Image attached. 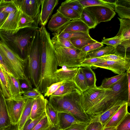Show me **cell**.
<instances>
[{"instance_id":"1","label":"cell","mask_w":130,"mask_h":130,"mask_svg":"<svg viewBox=\"0 0 130 130\" xmlns=\"http://www.w3.org/2000/svg\"><path fill=\"white\" fill-rule=\"evenodd\" d=\"M40 29L41 39L40 76L36 88L42 94L51 85L58 82L55 74L58 66L50 33L45 26H41Z\"/></svg>"},{"instance_id":"2","label":"cell","mask_w":130,"mask_h":130,"mask_svg":"<svg viewBox=\"0 0 130 130\" xmlns=\"http://www.w3.org/2000/svg\"><path fill=\"white\" fill-rule=\"evenodd\" d=\"M127 80L126 74L108 89L102 98L86 112L91 122L96 121L98 117L116 104L127 102Z\"/></svg>"},{"instance_id":"3","label":"cell","mask_w":130,"mask_h":130,"mask_svg":"<svg viewBox=\"0 0 130 130\" xmlns=\"http://www.w3.org/2000/svg\"><path fill=\"white\" fill-rule=\"evenodd\" d=\"M81 93L78 90L60 95L50 96L48 102L58 112L70 113L79 120L88 124L91 120L82 107Z\"/></svg>"},{"instance_id":"4","label":"cell","mask_w":130,"mask_h":130,"mask_svg":"<svg viewBox=\"0 0 130 130\" xmlns=\"http://www.w3.org/2000/svg\"><path fill=\"white\" fill-rule=\"evenodd\" d=\"M39 28L26 27L14 34H10L0 30V40L21 58L25 59L36 31Z\"/></svg>"},{"instance_id":"5","label":"cell","mask_w":130,"mask_h":130,"mask_svg":"<svg viewBox=\"0 0 130 130\" xmlns=\"http://www.w3.org/2000/svg\"><path fill=\"white\" fill-rule=\"evenodd\" d=\"M41 39L40 28L37 30L26 58V75L35 88L38 85L40 76Z\"/></svg>"},{"instance_id":"6","label":"cell","mask_w":130,"mask_h":130,"mask_svg":"<svg viewBox=\"0 0 130 130\" xmlns=\"http://www.w3.org/2000/svg\"><path fill=\"white\" fill-rule=\"evenodd\" d=\"M52 42L59 66L68 68L81 67L82 63L87 57V53L75 47H66Z\"/></svg>"},{"instance_id":"7","label":"cell","mask_w":130,"mask_h":130,"mask_svg":"<svg viewBox=\"0 0 130 130\" xmlns=\"http://www.w3.org/2000/svg\"><path fill=\"white\" fill-rule=\"evenodd\" d=\"M0 53L10 69L13 76L19 79L25 80L32 85L25 73L26 59L21 58L0 40Z\"/></svg>"},{"instance_id":"8","label":"cell","mask_w":130,"mask_h":130,"mask_svg":"<svg viewBox=\"0 0 130 130\" xmlns=\"http://www.w3.org/2000/svg\"><path fill=\"white\" fill-rule=\"evenodd\" d=\"M108 89H105L100 86H96L89 88L85 91L81 92V104L86 113L102 98Z\"/></svg>"},{"instance_id":"9","label":"cell","mask_w":130,"mask_h":130,"mask_svg":"<svg viewBox=\"0 0 130 130\" xmlns=\"http://www.w3.org/2000/svg\"><path fill=\"white\" fill-rule=\"evenodd\" d=\"M42 0H13L17 7L31 17L38 27L40 23V8Z\"/></svg>"},{"instance_id":"10","label":"cell","mask_w":130,"mask_h":130,"mask_svg":"<svg viewBox=\"0 0 130 130\" xmlns=\"http://www.w3.org/2000/svg\"><path fill=\"white\" fill-rule=\"evenodd\" d=\"M26 99L23 96L22 97L16 99H6L7 109L12 124H18Z\"/></svg>"},{"instance_id":"11","label":"cell","mask_w":130,"mask_h":130,"mask_svg":"<svg viewBox=\"0 0 130 130\" xmlns=\"http://www.w3.org/2000/svg\"><path fill=\"white\" fill-rule=\"evenodd\" d=\"M85 8L93 14L98 24L110 21L116 14L114 10L105 6H94Z\"/></svg>"},{"instance_id":"12","label":"cell","mask_w":130,"mask_h":130,"mask_svg":"<svg viewBox=\"0 0 130 130\" xmlns=\"http://www.w3.org/2000/svg\"><path fill=\"white\" fill-rule=\"evenodd\" d=\"M92 67L109 70L115 73L119 74L125 72L126 71L130 68V62H125L104 60L93 65Z\"/></svg>"},{"instance_id":"13","label":"cell","mask_w":130,"mask_h":130,"mask_svg":"<svg viewBox=\"0 0 130 130\" xmlns=\"http://www.w3.org/2000/svg\"><path fill=\"white\" fill-rule=\"evenodd\" d=\"M89 28L79 19L71 20L55 32L56 34L63 32H81L89 33Z\"/></svg>"},{"instance_id":"14","label":"cell","mask_w":130,"mask_h":130,"mask_svg":"<svg viewBox=\"0 0 130 130\" xmlns=\"http://www.w3.org/2000/svg\"><path fill=\"white\" fill-rule=\"evenodd\" d=\"M58 2V0H42L40 14V23L41 26H45L46 24Z\"/></svg>"},{"instance_id":"15","label":"cell","mask_w":130,"mask_h":130,"mask_svg":"<svg viewBox=\"0 0 130 130\" xmlns=\"http://www.w3.org/2000/svg\"><path fill=\"white\" fill-rule=\"evenodd\" d=\"M20 12V10L17 8L10 13L5 22L0 28V30L10 34L17 32Z\"/></svg>"},{"instance_id":"16","label":"cell","mask_w":130,"mask_h":130,"mask_svg":"<svg viewBox=\"0 0 130 130\" xmlns=\"http://www.w3.org/2000/svg\"><path fill=\"white\" fill-rule=\"evenodd\" d=\"M2 68L8 81L12 99H16L22 97L24 91L21 88L19 79L9 74Z\"/></svg>"},{"instance_id":"17","label":"cell","mask_w":130,"mask_h":130,"mask_svg":"<svg viewBox=\"0 0 130 130\" xmlns=\"http://www.w3.org/2000/svg\"><path fill=\"white\" fill-rule=\"evenodd\" d=\"M82 123L84 122L79 120L70 113L63 112H58L57 125L60 130L66 129L74 124Z\"/></svg>"},{"instance_id":"18","label":"cell","mask_w":130,"mask_h":130,"mask_svg":"<svg viewBox=\"0 0 130 130\" xmlns=\"http://www.w3.org/2000/svg\"><path fill=\"white\" fill-rule=\"evenodd\" d=\"M71 20L57 11L49 21L47 28L52 31L55 32Z\"/></svg>"},{"instance_id":"19","label":"cell","mask_w":130,"mask_h":130,"mask_svg":"<svg viewBox=\"0 0 130 130\" xmlns=\"http://www.w3.org/2000/svg\"><path fill=\"white\" fill-rule=\"evenodd\" d=\"M48 101L44 96L34 100L30 118L31 119H36L45 111Z\"/></svg>"},{"instance_id":"20","label":"cell","mask_w":130,"mask_h":130,"mask_svg":"<svg viewBox=\"0 0 130 130\" xmlns=\"http://www.w3.org/2000/svg\"><path fill=\"white\" fill-rule=\"evenodd\" d=\"M61 67L55 73L58 82L73 81L78 68H68L65 66Z\"/></svg>"},{"instance_id":"21","label":"cell","mask_w":130,"mask_h":130,"mask_svg":"<svg viewBox=\"0 0 130 130\" xmlns=\"http://www.w3.org/2000/svg\"><path fill=\"white\" fill-rule=\"evenodd\" d=\"M11 124L7 109L6 99L2 93L1 89L0 91V130Z\"/></svg>"},{"instance_id":"22","label":"cell","mask_w":130,"mask_h":130,"mask_svg":"<svg viewBox=\"0 0 130 130\" xmlns=\"http://www.w3.org/2000/svg\"><path fill=\"white\" fill-rule=\"evenodd\" d=\"M127 102L123 104L116 112L103 128L116 127L123 119L128 112Z\"/></svg>"},{"instance_id":"23","label":"cell","mask_w":130,"mask_h":130,"mask_svg":"<svg viewBox=\"0 0 130 130\" xmlns=\"http://www.w3.org/2000/svg\"><path fill=\"white\" fill-rule=\"evenodd\" d=\"M126 102H122L116 104L100 115L96 121L101 123L103 128L118 110Z\"/></svg>"},{"instance_id":"24","label":"cell","mask_w":130,"mask_h":130,"mask_svg":"<svg viewBox=\"0 0 130 130\" xmlns=\"http://www.w3.org/2000/svg\"><path fill=\"white\" fill-rule=\"evenodd\" d=\"M118 18L120 22V27L116 36L121 38L123 41L130 40V19Z\"/></svg>"},{"instance_id":"25","label":"cell","mask_w":130,"mask_h":130,"mask_svg":"<svg viewBox=\"0 0 130 130\" xmlns=\"http://www.w3.org/2000/svg\"><path fill=\"white\" fill-rule=\"evenodd\" d=\"M34 100L28 98L26 99L23 111L18 124L19 130H22L27 120L30 118Z\"/></svg>"},{"instance_id":"26","label":"cell","mask_w":130,"mask_h":130,"mask_svg":"<svg viewBox=\"0 0 130 130\" xmlns=\"http://www.w3.org/2000/svg\"><path fill=\"white\" fill-rule=\"evenodd\" d=\"M0 85L2 93L5 99H12V94L8 79L0 65Z\"/></svg>"},{"instance_id":"27","label":"cell","mask_w":130,"mask_h":130,"mask_svg":"<svg viewBox=\"0 0 130 130\" xmlns=\"http://www.w3.org/2000/svg\"><path fill=\"white\" fill-rule=\"evenodd\" d=\"M73 81L81 92L85 91L89 88L82 67L78 68V71Z\"/></svg>"},{"instance_id":"28","label":"cell","mask_w":130,"mask_h":130,"mask_svg":"<svg viewBox=\"0 0 130 130\" xmlns=\"http://www.w3.org/2000/svg\"><path fill=\"white\" fill-rule=\"evenodd\" d=\"M79 90L72 81L64 82L50 96L60 95Z\"/></svg>"},{"instance_id":"29","label":"cell","mask_w":130,"mask_h":130,"mask_svg":"<svg viewBox=\"0 0 130 130\" xmlns=\"http://www.w3.org/2000/svg\"><path fill=\"white\" fill-rule=\"evenodd\" d=\"M115 48L109 45L101 47L94 51L87 53V58H98L105 55L115 53Z\"/></svg>"},{"instance_id":"30","label":"cell","mask_w":130,"mask_h":130,"mask_svg":"<svg viewBox=\"0 0 130 130\" xmlns=\"http://www.w3.org/2000/svg\"><path fill=\"white\" fill-rule=\"evenodd\" d=\"M20 11L17 32L19 30L26 27H37L35 21L31 17Z\"/></svg>"},{"instance_id":"31","label":"cell","mask_w":130,"mask_h":130,"mask_svg":"<svg viewBox=\"0 0 130 130\" xmlns=\"http://www.w3.org/2000/svg\"><path fill=\"white\" fill-rule=\"evenodd\" d=\"M89 28H94L97 25L95 19L92 13L84 8L79 19Z\"/></svg>"},{"instance_id":"32","label":"cell","mask_w":130,"mask_h":130,"mask_svg":"<svg viewBox=\"0 0 130 130\" xmlns=\"http://www.w3.org/2000/svg\"><path fill=\"white\" fill-rule=\"evenodd\" d=\"M85 79L89 88L96 87V79L95 73L91 67L87 66L82 67Z\"/></svg>"},{"instance_id":"33","label":"cell","mask_w":130,"mask_h":130,"mask_svg":"<svg viewBox=\"0 0 130 130\" xmlns=\"http://www.w3.org/2000/svg\"><path fill=\"white\" fill-rule=\"evenodd\" d=\"M84 8L94 6H103L110 8L114 10L116 6L115 4H111L103 0H78Z\"/></svg>"},{"instance_id":"34","label":"cell","mask_w":130,"mask_h":130,"mask_svg":"<svg viewBox=\"0 0 130 130\" xmlns=\"http://www.w3.org/2000/svg\"><path fill=\"white\" fill-rule=\"evenodd\" d=\"M70 41L74 47L80 50L85 46L97 41L92 38H73L71 39Z\"/></svg>"},{"instance_id":"35","label":"cell","mask_w":130,"mask_h":130,"mask_svg":"<svg viewBox=\"0 0 130 130\" xmlns=\"http://www.w3.org/2000/svg\"><path fill=\"white\" fill-rule=\"evenodd\" d=\"M57 11L71 20L79 19L80 15L77 12L67 7L61 5Z\"/></svg>"},{"instance_id":"36","label":"cell","mask_w":130,"mask_h":130,"mask_svg":"<svg viewBox=\"0 0 130 130\" xmlns=\"http://www.w3.org/2000/svg\"><path fill=\"white\" fill-rule=\"evenodd\" d=\"M126 74V72H125L110 77L105 78L102 81L101 85L100 87L105 89L109 88Z\"/></svg>"},{"instance_id":"37","label":"cell","mask_w":130,"mask_h":130,"mask_svg":"<svg viewBox=\"0 0 130 130\" xmlns=\"http://www.w3.org/2000/svg\"><path fill=\"white\" fill-rule=\"evenodd\" d=\"M54 36H56L69 40L72 38H91L89 33H86L81 32H69L61 33L58 34H56L53 33L52 34Z\"/></svg>"},{"instance_id":"38","label":"cell","mask_w":130,"mask_h":130,"mask_svg":"<svg viewBox=\"0 0 130 130\" xmlns=\"http://www.w3.org/2000/svg\"><path fill=\"white\" fill-rule=\"evenodd\" d=\"M68 7L77 12L80 15L84 8L78 0H67L62 2L61 5Z\"/></svg>"},{"instance_id":"39","label":"cell","mask_w":130,"mask_h":130,"mask_svg":"<svg viewBox=\"0 0 130 130\" xmlns=\"http://www.w3.org/2000/svg\"><path fill=\"white\" fill-rule=\"evenodd\" d=\"M45 112L50 122L54 126H57L58 119V112L49 104L48 101L45 109Z\"/></svg>"},{"instance_id":"40","label":"cell","mask_w":130,"mask_h":130,"mask_svg":"<svg viewBox=\"0 0 130 130\" xmlns=\"http://www.w3.org/2000/svg\"><path fill=\"white\" fill-rule=\"evenodd\" d=\"M17 8L13 0H1L0 11L9 14Z\"/></svg>"},{"instance_id":"41","label":"cell","mask_w":130,"mask_h":130,"mask_svg":"<svg viewBox=\"0 0 130 130\" xmlns=\"http://www.w3.org/2000/svg\"><path fill=\"white\" fill-rule=\"evenodd\" d=\"M53 126L46 114L31 130H50Z\"/></svg>"},{"instance_id":"42","label":"cell","mask_w":130,"mask_h":130,"mask_svg":"<svg viewBox=\"0 0 130 130\" xmlns=\"http://www.w3.org/2000/svg\"><path fill=\"white\" fill-rule=\"evenodd\" d=\"M103 60L123 62H130V57H125L116 54H110L100 57Z\"/></svg>"},{"instance_id":"43","label":"cell","mask_w":130,"mask_h":130,"mask_svg":"<svg viewBox=\"0 0 130 130\" xmlns=\"http://www.w3.org/2000/svg\"><path fill=\"white\" fill-rule=\"evenodd\" d=\"M46 115L45 111L40 116L33 120L29 118L25 123L22 130H31Z\"/></svg>"},{"instance_id":"44","label":"cell","mask_w":130,"mask_h":130,"mask_svg":"<svg viewBox=\"0 0 130 130\" xmlns=\"http://www.w3.org/2000/svg\"><path fill=\"white\" fill-rule=\"evenodd\" d=\"M114 10L121 18L130 19V8L116 6Z\"/></svg>"},{"instance_id":"45","label":"cell","mask_w":130,"mask_h":130,"mask_svg":"<svg viewBox=\"0 0 130 130\" xmlns=\"http://www.w3.org/2000/svg\"><path fill=\"white\" fill-rule=\"evenodd\" d=\"M116 127V130H130L129 113H127L123 120Z\"/></svg>"},{"instance_id":"46","label":"cell","mask_w":130,"mask_h":130,"mask_svg":"<svg viewBox=\"0 0 130 130\" xmlns=\"http://www.w3.org/2000/svg\"><path fill=\"white\" fill-rule=\"evenodd\" d=\"M123 41L122 39L118 36L115 37L109 38H107L102 40L101 42L102 44L111 46L116 48L120 45Z\"/></svg>"},{"instance_id":"47","label":"cell","mask_w":130,"mask_h":130,"mask_svg":"<svg viewBox=\"0 0 130 130\" xmlns=\"http://www.w3.org/2000/svg\"><path fill=\"white\" fill-rule=\"evenodd\" d=\"M22 95L27 99L30 98L35 99L41 97L43 95L36 88L24 92Z\"/></svg>"},{"instance_id":"48","label":"cell","mask_w":130,"mask_h":130,"mask_svg":"<svg viewBox=\"0 0 130 130\" xmlns=\"http://www.w3.org/2000/svg\"><path fill=\"white\" fill-rule=\"evenodd\" d=\"M51 40L52 41H54L65 47H74L71 43L70 40L54 35L51 39Z\"/></svg>"},{"instance_id":"49","label":"cell","mask_w":130,"mask_h":130,"mask_svg":"<svg viewBox=\"0 0 130 130\" xmlns=\"http://www.w3.org/2000/svg\"><path fill=\"white\" fill-rule=\"evenodd\" d=\"M104 60L100 57L86 58L82 63L81 67L87 66L91 67L93 65Z\"/></svg>"},{"instance_id":"50","label":"cell","mask_w":130,"mask_h":130,"mask_svg":"<svg viewBox=\"0 0 130 130\" xmlns=\"http://www.w3.org/2000/svg\"><path fill=\"white\" fill-rule=\"evenodd\" d=\"M64 82V81L58 82L51 85L47 88L46 92L44 94V97L50 96L57 90Z\"/></svg>"},{"instance_id":"51","label":"cell","mask_w":130,"mask_h":130,"mask_svg":"<svg viewBox=\"0 0 130 130\" xmlns=\"http://www.w3.org/2000/svg\"><path fill=\"white\" fill-rule=\"evenodd\" d=\"M103 44L97 41L96 42L90 44L85 46L81 50L87 53L99 49L103 47Z\"/></svg>"},{"instance_id":"52","label":"cell","mask_w":130,"mask_h":130,"mask_svg":"<svg viewBox=\"0 0 130 130\" xmlns=\"http://www.w3.org/2000/svg\"><path fill=\"white\" fill-rule=\"evenodd\" d=\"M103 128L101 123L99 122H91L88 123L85 130H102Z\"/></svg>"},{"instance_id":"53","label":"cell","mask_w":130,"mask_h":130,"mask_svg":"<svg viewBox=\"0 0 130 130\" xmlns=\"http://www.w3.org/2000/svg\"><path fill=\"white\" fill-rule=\"evenodd\" d=\"M88 124L84 123L75 124L61 130H85Z\"/></svg>"},{"instance_id":"54","label":"cell","mask_w":130,"mask_h":130,"mask_svg":"<svg viewBox=\"0 0 130 130\" xmlns=\"http://www.w3.org/2000/svg\"><path fill=\"white\" fill-rule=\"evenodd\" d=\"M127 80L128 98L127 103L128 106H130V68L126 71Z\"/></svg>"},{"instance_id":"55","label":"cell","mask_w":130,"mask_h":130,"mask_svg":"<svg viewBox=\"0 0 130 130\" xmlns=\"http://www.w3.org/2000/svg\"><path fill=\"white\" fill-rule=\"evenodd\" d=\"M21 88L24 92L32 89V85L25 80L19 79Z\"/></svg>"},{"instance_id":"56","label":"cell","mask_w":130,"mask_h":130,"mask_svg":"<svg viewBox=\"0 0 130 130\" xmlns=\"http://www.w3.org/2000/svg\"><path fill=\"white\" fill-rule=\"evenodd\" d=\"M0 65L6 71L12 75L11 71L0 53Z\"/></svg>"},{"instance_id":"57","label":"cell","mask_w":130,"mask_h":130,"mask_svg":"<svg viewBox=\"0 0 130 130\" xmlns=\"http://www.w3.org/2000/svg\"><path fill=\"white\" fill-rule=\"evenodd\" d=\"M115 4L116 6L124 7L130 8L129 0H117Z\"/></svg>"},{"instance_id":"58","label":"cell","mask_w":130,"mask_h":130,"mask_svg":"<svg viewBox=\"0 0 130 130\" xmlns=\"http://www.w3.org/2000/svg\"><path fill=\"white\" fill-rule=\"evenodd\" d=\"M9 14L0 11V28L5 22Z\"/></svg>"},{"instance_id":"59","label":"cell","mask_w":130,"mask_h":130,"mask_svg":"<svg viewBox=\"0 0 130 130\" xmlns=\"http://www.w3.org/2000/svg\"><path fill=\"white\" fill-rule=\"evenodd\" d=\"M0 130H19L18 124H11L9 126Z\"/></svg>"},{"instance_id":"60","label":"cell","mask_w":130,"mask_h":130,"mask_svg":"<svg viewBox=\"0 0 130 130\" xmlns=\"http://www.w3.org/2000/svg\"><path fill=\"white\" fill-rule=\"evenodd\" d=\"M102 130H116V127H109L103 128Z\"/></svg>"},{"instance_id":"61","label":"cell","mask_w":130,"mask_h":130,"mask_svg":"<svg viewBox=\"0 0 130 130\" xmlns=\"http://www.w3.org/2000/svg\"><path fill=\"white\" fill-rule=\"evenodd\" d=\"M104 1L111 4H115L117 0H103Z\"/></svg>"},{"instance_id":"62","label":"cell","mask_w":130,"mask_h":130,"mask_svg":"<svg viewBox=\"0 0 130 130\" xmlns=\"http://www.w3.org/2000/svg\"><path fill=\"white\" fill-rule=\"evenodd\" d=\"M50 130H60L58 126H53Z\"/></svg>"},{"instance_id":"63","label":"cell","mask_w":130,"mask_h":130,"mask_svg":"<svg viewBox=\"0 0 130 130\" xmlns=\"http://www.w3.org/2000/svg\"><path fill=\"white\" fill-rule=\"evenodd\" d=\"M1 86H0V91L1 90Z\"/></svg>"},{"instance_id":"64","label":"cell","mask_w":130,"mask_h":130,"mask_svg":"<svg viewBox=\"0 0 130 130\" xmlns=\"http://www.w3.org/2000/svg\"><path fill=\"white\" fill-rule=\"evenodd\" d=\"M0 1H1V0H0Z\"/></svg>"}]
</instances>
